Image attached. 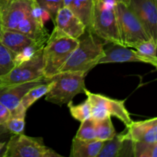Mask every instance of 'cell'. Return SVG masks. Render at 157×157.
I'll list each match as a JSON object with an SVG mask.
<instances>
[{
	"instance_id": "cell-1",
	"label": "cell",
	"mask_w": 157,
	"mask_h": 157,
	"mask_svg": "<svg viewBox=\"0 0 157 157\" xmlns=\"http://www.w3.org/2000/svg\"><path fill=\"white\" fill-rule=\"evenodd\" d=\"M78 45L61 67L60 72L72 71L87 74L99 64L104 56V45L107 43L86 29L78 38Z\"/></svg>"
},
{
	"instance_id": "cell-2",
	"label": "cell",
	"mask_w": 157,
	"mask_h": 157,
	"mask_svg": "<svg viewBox=\"0 0 157 157\" xmlns=\"http://www.w3.org/2000/svg\"><path fill=\"white\" fill-rule=\"evenodd\" d=\"M78 39L71 38L54 27L42 52L43 75L46 78L58 74L69 57L78 45Z\"/></svg>"
},
{
	"instance_id": "cell-3",
	"label": "cell",
	"mask_w": 157,
	"mask_h": 157,
	"mask_svg": "<svg viewBox=\"0 0 157 157\" xmlns=\"http://www.w3.org/2000/svg\"><path fill=\"white\" fill-rule=\"evenodd\" d=\"M87 31L106 43L123 45L114 4L94 0L90 27Z\"/></svg>"
},
{
	"instance_id": "cell-4",
	"label": "cell",
	"mask_w": 157,
	"mask_h": 157,
	"mask_svg": "<svg viewBox=\"0 0 157 157\" xmlns=\"http://www.w3.org/2000/svg\"><path fill=\"white\" fill-rule=\"evenodd\" d=\"M87 74L81 72H59L52 77L53 85L46 94L48 102L62 106L72 101L78 94L85 93V81Z\"/></svg>"
},
{
	"instance_id": "cell-5",
	"label": "cell",
	"mask_w": 157,
	"mask_h": 157,
	"mask_svg": "<svg viewBox=\"0 0 157 157\" xmlns=\"http://www.w3.org/2000/svg\"><path fill=\"white\" fill-rule=\"evenodd\" d=\"M115 7L123 45L133 48L140 41L151 39L140 20L127 5L118 2Z\"/></svg>"
},
{
	"instance_id": "cell-6",
	"label": "cell",
	"mask_w": 157,
	"mask_h": 157,
	"mask_svg": "<svg viewBox=\"0 0 157 157\" xmlns=\"http://www.w3.org/2000/svg\"><path fill=\"white\" fill-rule=\"evenodd\" d=\"M91 106V117L94 120L113 116L119 119L126 127L131 125L133 120L126 108L125 101L113 99L105 95L94 94L86 90L84 93Z\"/></svg>"
},
{
	"instance_id": "cell-7",
	"label": "cell",
	"mask_w": 157,
	"mask_h": 157,
	"mask_svg": "<svg viewBox=\"0 0 157 157\" xmlns=\"http://www.w3.org/2000/svg\"><path fill=\"white\" fill-rule=\"evenodd\" d=\"M45 146L42 138L21 134H12L8 143L5 157H61Z\"/></svg>"
},
{
	"instance_id": "cell-8",
	"label": "cell",
	"mask_w": 157,
	"mask_h": 157,
	"mask_svg": "<svg viewBox=\"0 0 157 157\" xmlns=\"http://www.w3.org/2000/svg\"><path fill=\"white\" fill-rule=\"evenodd\" d=\"M43 48L40 49L31 59L14 66L10 71L2 77L0 87L22 84L44 78L43 75Z\"/></svg>"
},
{
	"instance_id": "cell-9",
	"label": "cell",
	"mask_w": 157,
	"mask_h": 157,
	"mask_svg": "<svg viewBox=\"0 0 157 157\" xmlns=\"http://www.w3.org/2000/svg\"><path fill=\"white\" fill-rule=\"evenodd\" d=\"M35 0H0V21L2 30H15L30 13Z\"/></svg>"
},
{
	"instance_id": "cell-10",
	"label": "cell",
	"mask_w": 157,
	"mask_h": 157,
	"mask_svg": "<svg viewBox=\"0 0 157 157\" xmlns=\"http://www.w3.org/2000/svg\"><path fill=\"white\" fill-rule=\"evenodd\" d=\"M128 6L140 20L149 37L157 44V2L156 0H130Z\"/></svg>"
},
{
	"instance_id": "cell-11",
	"label": "cell",
	"mask_w": 157,
	"mask_h": 157,
	"mask_svg": "<svg viewBox=\"0 0 157 157\" xmlns=\"http://www.w3.org/2000/svg\"><path fill=\"white\" fill-rule=\"evenodd\" d=\"M110 46L104 48V56L100 60V64L123 62H143L152 64L157 67V61L141 55L137 51L130 49L124 45L110 43Z\"/></svg>"
},
{
	"instance_id": "cell-12",
	"label": "cell",
	"mask_w": 157,
	"mask_h": 157,
	"mask_svg": "<svg viewBox=\"0 0 157 157\" xmlns=\"http://www.w3.org/2000/svg\"><path fill=\"white\" fill-rule=\"evenodd\" d=\"M51 80L52 78H43L22 84L0 87V103L10 110H14L19 105L23 97L29 90L38 84L48 82Z\"/></svg>"
},
{
	"instance_id": "cell-13",
	"label": "cell",
	"mask_w": 157,
	"mask_h": 157,
	"mask_svg": "<svg viewBox=\"0 0 157 157\" xmlns=\"http://www.w3.org/2000/svg\"><path fill=\"white\" fill-rule=\"evenodd\" d=\"M53 22L55 27L76 39H78L87 29L83 21L66 6L58 10Z\"/></svg>"
},
{
	"instance_id": "cell-14",
	"label": "cell",
	"mask_w": 157,
	"mask_h": 157,
	"mask_svg": "<svg viewBox=\"0 0 157 157\" xmlns=\"http://www.w3.org/2000/svg\"><path fill=\"white\" fill-rule=\"evenodd\" d=\"M133 146L134 143L124 130L115 135L112 139L104 141L98 157H134Z\"/></svg>"
},
{
	"instance_id": "cell-15",
	"label": "cell",
	"mask_w": 157,
	"mask_h": 157,
	"mask_svg": "<svg viewBox=\"0 0 157 157\" xmlns=\"http://www.w3.org/2000/svg\"><path fill=\"white\" fill-rule=\"evenodd\" d=\"M125 130L134 143H157V117L145 121H133Z\"/></svg>"
},
{
	"instance_id": "cell-16",
	"label": "cell",
	"mask_w": 157,
	"mask_h": 157,
	"mask_svg": "<svg viewBox=\"0 0 157 157\" xmlns=\"http://www.w3.org/2000/svg\"><path fill=\"white\" fill-rule=\"evenodd\" d=\"M15 30L21 32L36 42L46 43L50 35L44 24L32 18L29 14L18 24Z\"/></svg>"
},
{
	"instance_id": "cell-17",
	"label": "cell",
	"mask_w": 157,
	"mask_h": 157,
	"mask_svg": "<svg viewBox=\"0 0 157 157\" xmlns=\"http://www.w3.org/2000/svg\"><path fill=\"white\" fill-rule=\"evenodd\" d=\"M0 42L8 49L17 54L23 48L36 41H34L17 30H2Z\"/></svg>"
},
{
	"instance_id": "cell-18",
	"label": "cell",
	"mask_w": 157,
	"mask_h": 157,
	"mask_svg": "<svg viewBox=\"0 0 157 157\" xmlns=\"http://www.w3.org/2000/svg\"><path fill=\"white\" fill-rule=\"evenodd\" d=\"M104 141L82 140L75 137L72 140L71 157H98L104 145Z\"/></svg>"
},
{
	"instance_id": "cell-19",
	"label": "cell",
	"mask_w": 157,
	"mask_h": 157,
	"mask_svg": "<svg viewBox=\"0 0 157 157\" xmlns=\"http://www.w3.org/2000/svg\"><path fill=\"white\" fill-rule=\"evenodd\" d=\"M94 0H64V6L72 11L86 25L90 27Z\"/></svg>"
},
{
	"instance_id": "cell-20",
	"label": "cell",
	"mask_w": 157,
	"mask_h": 157,
	"mask_svg": "<svg viewBox=\"0 0 157 157\" xmlns=\"http://www.w3.org/2000/svg\"><path fill=\"white\" fill-rule=\"evenodd\" d=\"M26 112L27 110L21 104L14 110H11V117L5 124V127L12 134H21L24 133Z\"/></svg>"
},
{
	"instance_id": "cell-21",
	"label": "cell",
	"mask_w": 157,
	"mask_h": 157,
	"mask_svg": "<svg viewBox=\"0 0 157 157\" xmlns=\"http://www.w3.org/2000/svg\"><path fill=\"white\" fill-rule=\"evenodd\" d=\"M52 85H53V80L52 78V80L48 82L43 83V84L35 86L25 94V95L21 99L20 104L28 110V109L34 103L36 102L38 99L42 98L43 96H45L46 94L51 90Z\"/></svg>"
},
{
	"instance_id": "cell-22",
	"label": "cell",
	"mask_w": 157,
	"mask_h": 157,
	"mask_svg": "<svg viewBox=\"0 0 157 157\" xmlns=\"http://www.w3.org/2000/svg\"><path fill=\"white\" fill-rule=\"evenodd\" d=\"M94 124L96 139L98 140L104 142L112 139L117 134L110 117H107L103 119L94 120Z\"/></svg>"
},
{
	"instance_id": "cell-23",
	"label": "cell",
	"mask_w": 157,
	"mask_h": 157,
	"mask_svg": "<svg viewBox=\"0 0 157 157\" xmlns=\"http://www.w3.org/2000/svg\"><path fill=\"white\" fill-rule=\"evenodd\" d=\"M67 107L70 110L71 115L80 122L91 117V106L87 98L84 102L78 105H75L72 101H70L67 104Z\"/></svg>"
},
{
	"instance_id": "cell-24",
	"label": "cell",
	"mask_w": 157,
	"mask_h": 157,
	"mask_svg": "<svg viewBox=\"0 0 157 157\" xmlns=\"http://www.w3.org/2000/svg\"><path fill=\"white\" fill-rule=\"evenodd\" d=\"M15 53L5 47L0 42V78L10 71L15 66Z\"/></svg>"
},
{
	"instance_id": "cell-25",
	"label": "cell",
	"mask_w": 157,
	"mask_h": 157,
	"mask_svg": "<svg viewBox=\"0 0 157 157\" xmlns=\"http://www.w3.org/2000/svg\"><path fill=\"white\" fill-rule=\"evenodd\" d=\"M81 126L78 129L75 137L82 140H94L96 139L95 124L94 118L90 117L81 122Z\"/></svg>"
},
{
	"instance_id": "cell-26",
	"label": "cell",
	"mask_w": 157,
	"mask_h": 157,
	"mask_svg": "<svg viewBox=\"0 0 157 157\" xmlns=\"http://www.w3.org/2000/svg\"><path fill=\"white\" fill-rule=\"evenodd\" d=\"M44 44H45V43L34 42L33 44H30V45L23 48L18 53L15 54V58H14L15 66L31 59L40 49L44 48Z\"/></svg>"
},
{
	"instance_id": "cell-27",
	"label": "cell",
	"mask_w": 157,
	"mask_h": 157,
	"mask_svg": "<svg viewBox=\"0 0 157 157\" xmlns=\"http://www.w3.org/2000/svg\"><path fill=\"white\" fill-rule=\"evenodd\" d=\"M133 48L141 55L157 61V44L153 39L140 41Z\"/></svg>"
},
{
	"instance_id": "cell-28",
	"label": "cell",
	"mask_w": 157,
	"mask_h": 157,
	"mask_svg": "<svg viewBox=\"0 0 157 157\" xmlns=\"http://www.w3.org/2000/svg\"><path fill=\"white\" fill-rule=\"evenodd\" d=\"M133 153L134 157H157V143H134Z\"/></svg>"
},
{
	"instance_id": "cell-29",
	"label": "cell",
	"mask_w": 157,
	"mask_h": 157,
	"mask_svg": "<svg viewBox=\"0 0 157 157\" xmlns=\"http://www.w3.org/2000/svg\"><path fill=\"white\" fill-rule=\"evenodd\" d=\"M38 4L49 12L52 21L55 20L58 10L64 6V0H36Z\"/></svg>"
},
{
	"instance_id": "cell-30",
	"label": "cell",
	"mask_w": 157,
	"mask_h": 157,
	"mask_svg": "<svg viewBox=\"0 0 157 157\" xmlns=\"http://www.w3.org/2000/svg\"><path fill=\"white\" fill-rule=\"evenodd\" d=\"M30 16L32 18H34L36 21H39V22L43 23V24H45L46 21H48L49 19H52L51 18V15L49 14L48 12L44 9L43 8H41L39 5L38 4V2H34L33 6H32V9H31L30 13H29Z\"/></svg>"
},
{
	"instance_id": "cell-31",
	"label": "cell",
	"mask_w": 157,
	"mask_h": 157,
	"mask_svg": "<svg viewBox=\"0 0 157 157\" xmlns=\"http://www.w3.org/2000/svg\"><path fill=\"white\" fill-rule=\"evenodd\" d=\"M12 135L5 125H0V157H5L8 143Z\"/></svg>"
},
{
	"instance_id": "cell-32",
	"label": "cell",
	"mask_w": 157,
	"mask_h": 157,
	"mask_svg": "<svg viewBox=\"0 0 157 157\" xmlns=\"http://www.w3.org/2000/svg\"><path fill=\"white\" fill-rule=\"evenodd\" d=\"M11 117V110L0 103V125H5Z\"/></svg>"
},
{
	"instance_id": "cell-33",
	"label": "cell",
	"mask_w": 157,
	"mask_h": 157,
	"mask_svg": "<svg viewBox=\"0 0 157 157\" xmlns=\"http://www.w3.org/2000/svg\"><path fill=\"white\" fill-rule=\"evenodd\" d=\"M101 1L105 2L111 3V4H114V5H116L117 3L118 2H123V3H125L126 5L128 6L130 0H101Z\"/></svg>"
},
{
	"instance_id": "cell-34",
	"label": "cell",
	"mask_w": 157,
	"mask_h": 157,
	"mask_svg": "<svg viewBox=\"0 0 157 157\" xmlns=\"http://www.w3.org/2000/svg\"><path fill=\"white\" fill-rule=\"evenodd\" d=\"M2 33V24H1V21H0V38H1Z\"/></svg>"
},
{
	"instance_id": "cell-35",
	"label": "cell",
	"mask_w": 157,
	"mask_h": 157,
	"mask_svg": "<svg viewBox=\"0 0 157 157\" xmlns=\"http://www.w3.org/2000/svg\"><path fill=\"white\" fill-rule=\"evenodd\" d=\"M156 2H157V0H156Z\"/></svg>"
},
{
	"instance_id": "cell-36",
	"label": "cell",
	"mask_w": 157,
	"mask_h": 157,
	"mask_svg": "<svg viewBox=\"0 0 157 157\" xmlns=\"http://www.w3.org/2000/svg\"><path fill=\"white\" fill-rule=\"evenodd\" d=\"M156 69H157V67H156Z\"/></svg>"
}]
</instances>
